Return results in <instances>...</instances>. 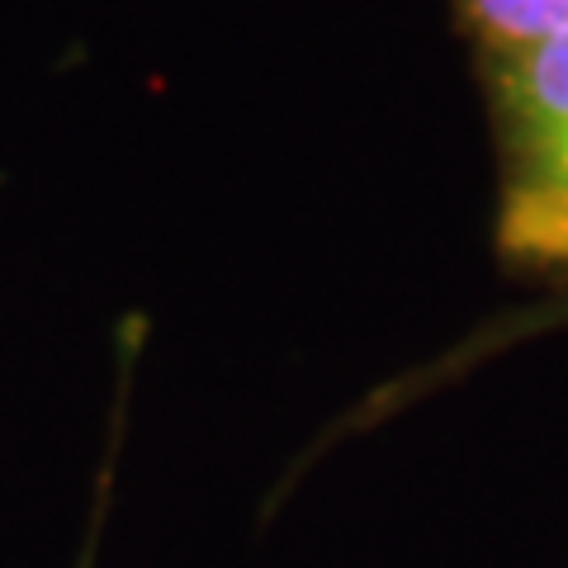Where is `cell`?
<instances>
[{"label": "cell", "mask_w": 568, "mask_h": 568, "mask_svg": "<svg viewBox=\"0 0 568 568\" xmlns=\"http://www.w3.org/2000/svg\"><path fill=\"white\" fill-rule=\"evenodd\" d=\"M493 129L497 261L568 280V33L478 67Z\"/></svg>", "instance_id": "6da1fadb"}, {"label": "cell", "mask_w": 568, "mask_h": 568, "mask_svg": "<svg viewBox=\"0 0 568 568\" xmlns=\"http://www.w3.org/2000/svg\"><path fill=\"white\" fill-rule=\"evenodd\" d=\"M450 10L478 67L568 33V0H450Z\"/></svg>", "instance_id": "7a4b0ae2"}, {"label": "cell", "mask_w": 568, "mask_h": 568, "mask_svg": "<svg viewBox=\"0 0 568 568\" xmlns=\"http://www.w3.org/2000/svg\"><path fill=\"white\" fill-rule=\"evenodd\" d=\"M545 290H549V294L536 298V304L511 308V313H503V317H493L488 327H478L465 346H455L446 361L436 365L432 379H422L417 388H407L403 398L426 394V388H432L436 379H450V375H459V369H469V365H478V361H488V355L507 351L511 342H530V336H545V332L568 327V280H555V284H545Z\"/></svg>", "instance_id": "3957f363"}, {"label": "cell", "mask_w": 568, "mask_h": 568, "mask_svg": "<svg viewBox=\"0 0 568 568\" xmlns=\"http://www.w3.org/2000/svg\"><path fill=\"white\" fill-rule=\"evenodd\" d=\"M129 365H133V346H123V384H119V398H114V436H110V450H104V469L95 478V503H91V521H85V536H81V555L71 568H95V559H100V536H104V517H110V497H114L119 422H123V403H129Z\"/></svg>", "instance_id": "277c9868"}]
</instances>
